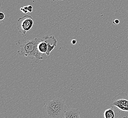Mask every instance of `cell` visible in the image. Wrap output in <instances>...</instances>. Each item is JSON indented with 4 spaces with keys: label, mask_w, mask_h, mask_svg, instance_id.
I'll list each match as a JSON object with an SVG mask.
<instances>
[{
    "label": "cell",
    "mask_w": 128,
    "mask_h": 118,
    "mask_svg": "<svg viewBox=\"0 0 128 118\" xmlns=\"http://www.w3.org/2000/svg\"><path fill=\"white\" fill-rule=\"evenodd\" d=\"M42 39L34 38L31 40H26L20 46L18 53L21 56L29 57L30 59L36 58V63H38L40 60L42 59H46L48 56L46 54H42L38 49V44Z\"/></svg>",
    "instance_id": "cell-1"
},
{
    "label": "cell",
    "mask_w": 128,
    "mask_h": 118,
    "mask_svg": "<svg viewBox=\"0 0 128 118\" xmlns=\"http://www.w3.org/2000/svg\"><path fill=\"white\" fill-rule=\"evenodd\" d=\"M68 108L65 101L61 98H57L45 104L43 113L46 118H63Z\"/></svg>",
    "instance_id": "cell-2"
},
{
    "label": "cell",
    "mask_w": 128,
    "mask_h": 118,
    "mask_svg": "<svg viewBox=\"0 0 128 118\" xmlns=\"http://www.w3.org/2000/svg\"><path fill=\"white\" fill-rule=\"evenodd\" d=\"M34 24V19L30 15H26L19 19L17 26L19 32L23 37H26L27 32L30 31Z\"/></svg>",
    "instance_id": "cell-3"
},
{
    "label": "cell",
    "mask_w": 128,
    "mask_h": 118,
    "mask_svg": "<svg viewBox=\"0 0 128 118\" xmlns=\"http://www.w3.org/2000/svg\"><path fill=\"white\" fill-rule=\"evenodd\" d=\"M112 106L120 110L128 112V94L121 93L117 94L112 99Z\"/></svg>",
    "instance_id": "cell-4"
},
{
    "label": "cell",
    "mask_w": 128,
    "mask_h": 118,
    "mask_svg": "<svg viewBox=\"0 0 128 118\" xmlns=\"http://www.w3.org/2000/svg\"><path fill=\"white\" fill-rule=\"evenodd\" d=\"M43 38L44 39V42L47 43L48 45V50L46 54L49 56L50 54V53L56 46L57 40L54 36H46Z\"/></svg>",
    "instance_id": "cell-5"
},
{
    "label": "cell",
    "mask_w": 128,
    "mask_h": 118,
    "mask_svg": "<svg viewBox=\"0 0 128 118\" xmlns=\"http://www.w3.org/2000/svg\"><path fill=\"white\" fill-rule=\"evenodd\" d=\"M80 111L78 108H68L64 114V118H76L81 117Z\"/></svg>",
    "instance_id": "cell-6"
},
{
    "label": "cell",
    "mask_w": 128,
    "mask_h": 118,
    "mask_svg": "<svg viewBox=\"0 0 128 118\" xmlns=\"http://www.w3.org/2000/svg\"><path fill=\"white\" fill-rule=\"evenodd\" d=\"M48 45L47 43L45 42L43 40L39 42L38 44V49L42 54H46L48 50Z\"/></svg>",
    "instance_id": "cell-7"
},
{
    "label": "cell",
    "mask_w": 128,
    "mask_h": 118,
    "mask_svg": "<svg viewBox=\"0 0 128 118\" xmlns=\"http://www.w3.org/2000/svg\"><path fill=\"white\" fill-rule=\"evenodd\" d=\"M104 117L105 118H114L115 117V112L113 108L106 110L104 112Z\"/></svg>",
    "instance_id": "cell-8"
},
{
    "label": "cell",
    "mask_w": 128,
    "mask_h": 118,
    "mask_svg": "<svg viewBox=\"0 0 128 118\" xmlns=\"http://www.w3.org/2000/svg\"><path fill=\"white\" fill-rule=\"evenodd\" d=\"M5 17V13L3 12L2 6H1L0 10V21H2V20H4Z\"/></svg>",
    "instance_id": "cell-9"
},
{
    "label": "cell",
    "mask_w": 128,
    "mask_h": 118,
    "mask_svg": "<svg viewBox=\"0 0 128 118\" xmlns=\"http://www.w3.org/2000/svg\"><path fill=\"white\" fill-rule=\"evenodd\" d=\"M20 10L22 11V12L24 13H26L28 12V6H24L23 8H20Z\"/></svg>",
    "instance_id": "cell-10"
},
{
    "label": "cell",
    "mask_w": 128,
    "mask_h": 118,
    "mask_svg": "<svg viewBox=\"0 0 128 118\" xmlns=\"http://www.w3.org/2000/svg\"><path fill=\"white\" fill-rule=\"evenodd\" d=\"M32 10H33V6H32V5H29V6H28V12H32Z\"/></svg>",
    "instance_id": "cell-11"
},
{
    "label": "cell",
    "mask_w": 128,
    "mask_h": 118,
    "mask_svg": "<svg viewBox=\"0 0 128 118\" xmlns=\"http://www.w3.org/2000/svg\"><path fill=\"white\" fill-rule=\"evenodd\" d=\"M113 23V24L114 25H118V24L120 23V20H118V19H116V20L114 21Z\"/></svg>",
    "instance_id": "cell-12"
},
{
    "label": "cell",
    "mask_w": 128,
    "mask_h": 118,
    "mask_svg": "<svg viewBox=\"0 0 128 118\" xmlns=\"http://www.w3.org/2000/svg\"><path fill=\"white\" fill-rule=\"evenodd\" d=\"M72 43L73 44H75L76 43V40H72Z\"/></svg>",
    "instance_id": "cell-13"
},
{
    "label": "cell",
    "mask_w": 128,
    "mask_h": 118,
    "mask_svg": "<svg viewBox=\"0 0 128 118\" xmlns=\"http://www.w3.org/2000/svg\"><path fill=\"white\" fill-rule=\"evenodd\" d=\"M53 0V1H54V0H57V1H58V0Z\"/></svg>",
    "instance_id": "cell-14"
},
{
    "label": "cell",
    "mask_w": 128,
    "mask_h": 118,
    "mask_svg": "<svg viewBox=\"0 0 128 118\" xmlns=\"http://www.w3.org/2000/svg\"></svg>",
    "instance_id": "cell-15"
}]
</instances>
